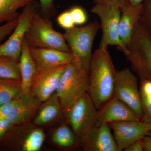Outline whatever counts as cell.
Here are the masks:
<instances>
[{
  "label": "cell",
  "instance_id": "6da1fadb",
  "mask_svg": "<svg viewBox=\"0 0 151 151\" xmlns=\"http://www.w3.org/2000/svg\"><path fill=\"white\" fill-rule=\"evenodd\" d=\"M116 71L108 49H96L89 65L88 92L97 110L114 95Z\"/></svg>",
  "mask_w": 151,
  "mask_h": 151
},
{
  "label": "cell",
  "instance_id": "7a4b0ae2",
  "mask_svg": "<svg viewBox=\"0 0 151 151\" xmlns=\"http://www.w3.org/2000/svg\"><path fill=\"white\" fill-rule=\"evenodd\" d=\"M89 70L74 59L68 65L55 91L63 113L78 98L88 92Z\"/></svg>",
  "mask_w": 151,
  "mask_h": 151
},
{
  "label": "cell",
  "instance_id": "3957f363",
  "mask_svg": "<svg viewBox=\"0 0 151 151\" xmlns=\"http://www.w3.org/2000/svg\"><path fill=\"white\" fill-rule=\"evenodd\" d=\"M124 54L141 81H151V34L139 22Z\"/></svg>",
  "mask_w": 151,
  "mask_h": 151
},
{
  "label": "cell",
  "instance_id": "277c9868",
  "mask_svg": "<svg viewBox=\"0 0 151 151\" xmlns=\"http://www.w3.org/2000/svg\"><path fill=\"white\" fill-rule=\"evenodd\" d=\"M24 40L31 47L71 52L63 34L54 29L51 20L37 12L33 17Z\"/></svg>",
  "mask_w": 151,
  "mask_h": 151
},
{
  "label": "cell",
  "instance_id": "5b68a950",
  "mask_svg": "<svg viewBox=\"0 0 151 151\" xmlns=\"http://www.w3.org/2000/svg\"><path fill=\"white\" fill-rule=\"evenodd\" d=\"M45 138L42 129L29 122L13 125L0 141V150L40 151Z\"/></svg>",
  "mask_w": 151,
  "mask_h": 151
},
{
  "label": "cell",
  "instance_id": "8992f818",
  "mask_svg": "<svg viewBox=\"0 0 151 151\" xmlns=\"http://www.w3.org/2000/svg\"><path fill=\"white\" fill-rule=\"evenodd\" d=\"M91 12L100 19L103 35L99 47L108 49L109 45H116L123 52L125 49L119 36V26L121 10L119 3L108 0H94Z\"/></svg>",
  "mask_w": 151,
  "mask_h": 151
},
{
  "label": "cell",
  "instance_id": "52a82bcc",
  "mask_svg": "<svg viewBox=\"0 0 151 151\" xmlns=\"http://www.w3.org/2000/svg\"><path fill=\"white\" fill-rule=\"evenodd\" d=\"M100 27L98 22H92L81 27L75 26L63 34L74 59L89 70L93 42Z\"/></svg>",
  "mask_w": 151,
  "mask_h": 151
},
{
  "label": "cell",
  "instance_id": "ba28073f",
  "mask_svg": "<svg viewBox=\"0 0 151 151\" xmlns=\"http://www.w3.org/2000/svg\"><path fill=\"white\" fill-rule=\"evenodd\" d=\"M97 112L87 92L63 113L68 124L78 139L96 127Z\"/></svg>",
  "mask_w": 151,
  "mask_h": 151
},
{
  "label": "cell",
  "instance_id": "9c48e42d",
  "mask_svg": "<svg viewBox=\"0 0 151 151\" xmlns=\"http://www.w3.org/2000/svg\"><path fill=\"white\" fill-rule=\"evenodd\" d=\"M39 8V3L37 1L24 8L15 28L7 40L0 45V58L7 57L19 62L25 35Z\"/></svg>",
  "mask_w": 151,
  "mask_h": 151
},
{
  "label": "cell",
  "instance_id": "30bf717a",
  "mask_svg": "<svg viewBox=\"0 0 151 151\" xmlns=\"http://www.w3.org/2000/svg\"><path fill=\"white\" fill-rule=\"evenodd\" d=\"M113 96L125 103L143 120L144 115L137 78L129 68L116 70Z\"/></svg>",
  "mask_w": 151,
  "mask_h": 151
},
{
  "label": "cell",
  "instance_id": "8fae6325",
  "mask_svg": "<svg viewBox=\"0 0 151 151\" xmlns=\"http://www.w3.org/2000/svg\"><path fill=\"white\" fill-rule=\"evenodd\" d=\"M68 65L47 69H37L31 87V96L37 98L42 103L47 100L56 91L61 76Z\"/></svg>",
  "mask_w": 151,
  "mask_h": 151
},
{
  "label": "cell",
  "instance_id": "7c38bea8",
  "mask_svg": "<svg viewBox=\"0 0 151 151\" xmlns=\"http://www.w3.org/2000/svg\"><path fill=\"white\" fill-rule=\"evenodd\" d=\"M109 124L104 123L92 128L78 138L85 151H120Z\"/></svg>",
  "mask_w": 151,
  "mask_h": 151
},
{
  "label": "cell",
  "instance_id": "4fadbf2b",
  "mask_svg": "<svg viewBox=\"0 0 151 151\" xmlns=\"http://www.w3.org/2000/svg\"><path fill=\"white\" fill-rule=\"evenodd\" d=\"M119 151L135 141L142 139L150 130L148 123L140 120L109 123Z\"/></svg>",
  "mask_w": 151,
  "mask_h": 151
},
{
  "label": "cell",
  "instance_id": "5bb4252c",
  "mask_svg": "<svg viewBox=\"0 0 151 151\" xmlns=\"http://www.w3.org/2000/svg\"><path fill=\"white\" fill-rule=\"evenodd\" d=\"M140 120L131 108L113 96L98 110L96 127L104 123Z\"/></svg>",
  "mask_w": 151,
  "mask_h": 151
},
{
  "label": "cell",
  "instance_id": "9a60e30c",
  "mask_svg": "<svg viewBox=\"0 0 151 151\" xmlns=\"http://www.w3.org/2000/svg\"><path fill=\"white\" fill-rule=\"evenodd\" d=\"M29 49L38 69H47L68 65L74 60V56L71 52L53 49L29 46Z\"/></svg>",
  "mask_w": 151,
  "mask_h": 151
},
{
  "label": "cell",
  "instance_id": "2e32d148",
  "mask_svg": "<svg viewBox=\"0 0 151 151\" xmlns=\"http://www.w3.org/2000/svg\"><path fill=\"white\" fill-rule=\"evenodd\" d=\"M120 8L122 13L119 22V36L125 49L124 52L125 54L132 39L135 26L140 18L143 10V4H142L134 6L129 3Z\"/></svg>",
  "mask_w": 151,
  "mask_h": 151
},
{
  "label": "cell",
  "instance_id": "e0dca14e",
  "mask_svg": "<svg viewBox=\"0 0 151 151\" xmlns=\"http://www.w3.org/2000/svg\"><path fill=\"white\" fill-rule=\"evenodd\" d=\"M41 103L35 97L22 94L17 99L7 119L12 126L29 122L30 119L39 109Z\"/></svg>",
  "mask_w": 151,
  "mask_h": 151
},
{
  "label": "cell",
  "instance_id": "ac0fdd59",
  "mask_svg": "<svg viewBox=\"0 0 151 151\" xmlns=\"http://www.w3.org/2000/svg\"><path fill=\"white\" fill-rule=\"evenodd\" d=\"M19 65L22 82V94L31 96V87L37 68L31 55L28 45L24 39L22 46Z\"/></svg>",
  "mask_w": 151,
  "mask_h": 151
},
{
  "label": "cell",
  "instance_id": "d6986e66",
  "mask_svg": "<svg viewBox=\"0 0 151 151\" xmlns=\"http://www.w3.org/2000/svg\"><path fill=\"white\" fill-rule=\"evenodd\" d=\"M61 113L63 112L60 102L54 92L40 105L33 124L38 127L50 124L56 119Z\"/></svg>",
  "mask_w": 151,
  "mask_h": 151
},
{
  "label": "cell",
  "instance_id": "ffe728a7",
  "mask_svg": "<svg viewBox=\"0 0 151 151\" xmlns=\"http://www.w3.org/2000/svg\"><path fill=\"white\" fill-rule=\"evenodd\" d=\"M37 0H0V23L18 18V11Z\"/></svg>",
  "mask_w": 151,
  "mask_h": 151
},
{
  "label": "cell",
  "instance_id": "44dd1931",
  "mask_svg": "<svg viewBox=\"0 0 151 151\" xmlns=\"http://www.w3.org/2000/svg\"><path fill=\"white\" fill-rule=\"evenodd\" d=\"M22 93L21 80L0 78V105L17 99Z\"/></svg>",
  "mask_w": 151,
  "mask_h": 151
},
{
  "label": "cell",
  "instance_id": "7402d4cb",
  "mask_svg": "<svg viewBox=\"0 0 151 151\" xmlns=\"http://www.w3.org/2000/svg\"><path fill=\"white\" fill-rule=\"evenodd\" d=\"M51 138L52 142L56 145L65 148L73 147L78 138L70 127L65 124L58 127L52 134Z\"/></svg>",
  "mask_w": 151,
  "mask_h": 151
},
{
  "label": "cell",
  "instance_id": "603a6c76",
  "mask_svg": "<svg viewBox=\"0 0 151 151\" xmlns=\"http://www.w3.org/2000/svg\"><path fill=\"white\" fill-rule=\"evenodd\" d=\"M0 78L21 80L19 61L10 58H0Z\"/></svg>",
  "mask_w": 151,
  "mask_h": 151
},
{
  "label": "cell",
  "instance_id": "cb8c5ba5",
  "mask_svg": "<svg viewBox=\"0 0 151 151\" xmlns=\"http://www.w3.org/2000/svg\"><path fill=\"white\" fill-rule=\"evenodd\" d=\"M139 93L144 115L142 121L149 123L151 121V80H141Z\"/></svg>",
  "mask_w": 151,
  "mask_h": 151
},
{
  "label": "cell",
  "instance_id": "d4e9b609",
  "mask_svg": "<svg viewBox=\"0 0 151 151\" xmlns=\"http://www.w3.org/2000/svg\"><path fill=\"white\" fill-rule=\"evenodd\" d=\"M57 22L60 26L65 30L72 28L76 25L69 11L60 14L57 18Z\"/></svg>",
  "mask_w": 151,
  "mask_h": 151
},
{
  "label": "cell",
  "instance_id": "484cf974",
  "mask_svg": "<svg viewBox=\"0 0 151 151\" xmlns=\"http://www.w3.org/2000/svg\"><path fill=\"white\" fill-rule=\"evenodd\" d=\"M70 15L75 25H82L86 23L87 17L85 11L80 7H74L70 9Z\"/></svg>",
  "mask_w": 151,
  "mask_h": 151
},
{
  "label": "cell",
  "instance_id": "4316f807",
  "mask_svg": "<svg viewBox=\"0 0 151 151\" xmlns=\"http://www.w3.org/2000/svg\"><path fill=\"white\" fill-rule=\"evenodd\" d=\"M18 20V19H16L0 26V44L12 32L17 26Z\"/></svg>",
  "mask_w": 151,
  "mask_h": 151
},
{
  "label": "cell",
  "instance_id": "83f0119b",
  "mask_svg": "<svg viewBox=\"0 0 151 151\" xmlns=\"http://www.w3.org/2000/svg\"><path fill=\"white\" fill-rule=\"evenodd\" d=\"M17 100H12L8 103L0 105V121L7 119L12 110Z\"/></svg>",
  "mask_w": 151,
  "mask_h": 151
},
{
  "label": "cell",
  "instance_id": "f1b7e54d",
  "mask_svg": "<svg viewBox=\"0 0 151 151\" xmlns=\"http://www.w3.org/2000/svg\"><path fill=\"white\" fill-rule=\"evenodd\" d=\"M39 1L40 8L42 13L48 15L54 12V0H39Z\"/></svg>",
  "mask_w": 151,
  "mask_h": 151
},
{
  "label": "cell",
  "instance_id": "f546056e",
  "mask_svg": "<svg viewBox=\"0 0 151 151\" xmlns=\"http://www.w3.org/2000/svg\"><path fill=\"white\" fill-rule=\"evenodd\" d=\"M12 126L7 119L0 121V141Z\"/></svg>",
  "mask_w": 151,
  "mask_h": 151
},
{
  "label": "cell",
  "instance_id": "4dcf8cb0",
  "mask_svg": "<svg viewBox=\"0 0 151 151\" xmlns=\"http://www.w3.org/2000/svg\"><path fill=\"white\" fill-rule=\"evenodd\" d=\"M125 151H143L144 146L142 139L135 141L130 144L124 150Z\"/></svg>",
  "mask_w": 151,
  "mask_h": 151
},
{
  "label": "cell",
  "instance_id": "1f68e13d",
  "mask_svg": "<svg viewBox=\"0 0 151 151\" xmlns=\"http://www.w3.org/2000/svg\"><path fill=\"white\" fill-rule=\"evenodd\" d=\"M144 151H151V130L142 139Z\"/></svg>",
  "mask_w": 151,
  "mask_h": 151
},
{
  "label": "cell",
  "instance_id": "d6a6232c",
  "mask_svg": "<svg viewBox=\"0 0 151 151\" xmlns=\"http://www.w3.org/2000/svg\"><path fill=\"white\" fill-rule=\"evenodd\" d=\"M144 1V0H129L131 5L134 6L139 5L141 4H142Z\"/></svg>",
  "mask_w": 151,
  "mask_h": 151
},
{
  "label": "cell",
  "instance_id": "836d02e7",
  "mask_svg": "<svg viewBox=\"0 0 151 151\" xmlns=\"http://www.w3.org/2000/svg\"><path fill=\"white\" fill-rule=\"evenodd\" d=\"M108 1H113L119 3L120 4V7L130 3L129 0H108Z\"/></svg>",
  "mask_w": 151,
  "mask_h": 151
},
{
  "label": "cell",
  "instance_id": "e575fe53",
  "mask_svg": "<svg viewBox=\"0 0 151 151\" xmlns=\"http://www.w3.org/2000/svg\"><path fill=\"white\" fill-rule=\"evenodd\" d=\"M149 12H150V17L151 19V0H150V6H149Z\"/></svg>",
  "mask_w": 151,
  "mask_h": 151
},
{
  "label": "cell",
  "instance_id": "d590c367",
  "mask_svg": "<svg viewBox=\"0 0 151 151\" xmlns=\"http://www.w3.org/2000/svg\"><path fill=\"white\" fill-rule=\"evenodd\" d=\"M149 127H150V130H151V121L150 122H149Z\"/></svg>",
  "mask_w": 151,
  "mask_h": 151
},
{
  "label": "cell",
  "instance_id": "8d00e7d4",
  "mask_svg": "<svg viewBox=\"0 0 151 151\" xmlns=\"http://www.w3.org/2000/svg\"></svg>",
  "mask_w": 151,
  "mask_h": 151
}]
</instances>
